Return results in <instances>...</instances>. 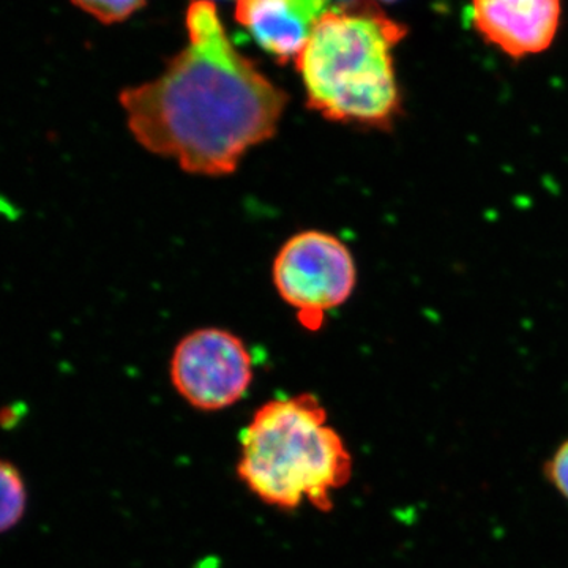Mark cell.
<instances>
[{
    "mask_svg": "<svg viewBox=\"0 0 568 568\" xmlns=\"http://www.w3.org/2000/svg\"><path fill=\"white\" fill-rule=\"evenodd\" d=\"M406 36L375 0L336 3L295 59L308 106L332 122L392 126L402 112L394 51Z\"/></svg>",
    "mask_w": 568,
    "mask_h": 568,
    "instance_id": "2",
    "label": "cell"
},
{
    "mask_svg": "<svg viewBox=\"0 0 568 568\" xmlns=\"http://www.w3.org/2000/svg\"><path fill=\"white\" fill-rule=\"evenodd\" d=\"M560 17L562 0H470L469 6L474 31L511 59L549 50Z\"/></svg>",
    "mask_w": 568,
    "mask_h": 568,
    "instance_id": "6",
    "label": "cell"
},
{
    "mask_svg": "<svg viewBox=\"0 0 568 568\" xmlns=\"http://www.w3.org/2000/svg\"><path fill=\"white\" fill-rule=\"evenodd\" d=\"M544 476L552 489L568 504V437L545 462Z\"/></svg>",
    "mask_w": 568,
    "mask_h": 568,
    "instance_id": "10",
    "label": "cell"
},
{
    "mask_svg": "<svg viewBox=\"0 0 568 568\" xmlns=\"http://www.w3.org/2000/svg\"><path fill=\"white\" fill-rule=\"evenodd\" d=\"M353 455L312 394L264 403L241 435L239 477L268 506L327 511L353 477Z\"/></svg>",
    "mask_w": 568,
    "mask_h": 568,
    "instance_id": "3",
    "label": "cell"
},
{
    "mask_svg": "<svg viewBox=\"0 0 568 568\" xmlns=\"http://www.w3.org/2000/svg\"><path fill=\"white\" fill-rule=\"evenodd\" d=\"M280 297L297 313L298 323L320 331L325 316L354 293V257L335 235L304 231L280 248L272 267Z\"/></svg>",
    "mask_w": 568,
    "mask_h": 568,
    "instance_id": "4",
    "label": "cell"
},
{
    "mask_svg": "<svg viewBox=\"0 0 568 568\" xmlns=\"http://www.w3.org/2000/svg\"><path fill=\"white\" fill-rule=\"evenodd\" d=\"M376 2L395 3L398 2V0H376Z\"/></svg>",
    "mask_w": 568,
    "mask_h": 568,
    "instance_id": "11",
    "label": "cell"
},
{
    "mask_svg": "<svg viewBox=\"0 0 568 568\" xmlns=\"http://www.w3.org/2000/svg\"><path fill=\"white\" fill-rule=\"evenodd\" d=\"M189 43L155 80L123 89L126 125L145 151L185 173L233 174L245 153L271 140L287 93L235 50L212 0L185 14Z\"/></svg>",
    "mask_w": 568,
    "mask_h": 568,
    "instance_id": "1",
    "label": "cell"
},
{
    "mask_svg": "<svg viewBox=\"0 0 568 568\" xmlns=\"http://www.w3.org/2000/svg\"><path fill=\"white\" fill-rule=\"evenodd\" d=\"M343 2H347V0H343ZM339 3H342V2H339Z\"/></svg>",
    "mask_w": 568,
    "mask_h": 568,
    "instance_id": "12",
    "label": "cell"
},
{
    "mask_svg": "<svg viewBox=\"0 0 568 568\" xmlns=\"http://www.w3.org/2000/svg\"><path fill=\"white\" fill-rule=\"evenodd\" d=\"M28 489L20 469L0 458V534L13 529L24 517Z\"/></svg>",
    "mask_w": 568,
    "mask_h": 568,
    "instance_id": "8",
    "label": "cell"
},
{
    "mask_svg": "<svg viewBox=\"0 0 568 568\" xmlns=\"http://www.w3.org/2000/svg\"><path fill=\"white\" fill-rule=\"evenodd\" d=\"M78 9L103 24L129 20L148 0H71Z\"/></svg>",
    "mask_w": 568,
    "mask_h": 568,
    "instance_id": "9",
    "label": "cell"
},
{
    "mask_svg": "<svg viewBox=\"0 0 568 568\" xmlns=\"http://www.w3.org/2000/svg\"><path fill=\"white\" fill-rule=\"evenodd\" d=\"M331 3L332 0H237L235 21L276 61L295 62Z\"/></svg>",
    "mask_w": 568,
    "mask_h": 568,
    "instance_id": "7",
    "label": "cell"
},
{
    "mask_svg": "<svg viewBox=\"0 0 568 568\" xmlns=\"http://www.w3.org/2000/svg\"><path fill=\"white\" fill-rule=\"evenodd\" d=\"M171 381L179 395L197 409H224L241 402L252 386V354L231 332L197 328L175 347Z\"/></svg>",
    "mask_w": 568,
    "mask_h": 568,
    "instance_id": "5",
    "label": "cell"
}]
</instances>
